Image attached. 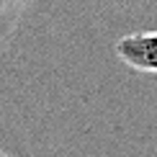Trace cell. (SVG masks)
<instances>
[{"instance_id":"2","label":"cell","mask_w":157,"mask_h":157,"mask_svg":"<svg viewBox=\"0 0 157 157\" xmlns=\"http://www.w3.org/2000/svg\"><path fill=\"white\" fill-rule=\"evenodd\" d=\"M0 157H10V155H5V152H0Z\"/></svg>"},{"instance_id":"1","label":"cell","mask_w":157,"mask_h":157,"mask_svg":"<svg viewBox=\"0 0 157 157\" xmlns=\"http://www.w3.org/2000/svg\"><path fill=\"white\" fill-rule=\"evenodd\" d=\"M116 57L129 64L136 72H152L157 75V31H142L129 34L116 41Z\"/></svg>"}]
</instances>
